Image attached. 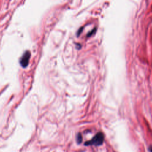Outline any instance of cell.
Here are the masks:
<instances>
[{
    "label": "cell",
    "mask_w": 152,
    "mask_h": 152,
    "mask_svg": "<svg viewBox=\"0 0 152 152\" xmlns=\"http://www.w3.org/2000/svg\"><path fill=\"white\" fill-rule=\"evenodd\" d=\"M103 135L101 132L97 133L92 140H91L89 141L86 142L85 145H100L103 143L104 138Z\"/></svg>",
    "instance_id": "obj_1"
},
{
    "label": "cell",
    "mask_w": 152,
    "mask_h": 152,
    "mask_svg": "<svg viewBox=\"0 0 152 152\" xmlns=\"http://www.w3.org/2000/svg\"><path fill=\"white\" fill-rule=\"evenodd\" d=\"M30 57V53L28 51H27L24 53V55H23L20 60V64L24 68L28 65Z\"/></svg>",
    "instance_id": "obj_2"
}]
</instances>
